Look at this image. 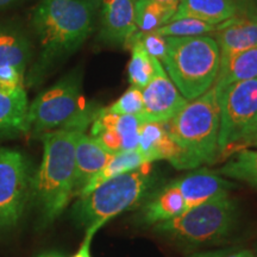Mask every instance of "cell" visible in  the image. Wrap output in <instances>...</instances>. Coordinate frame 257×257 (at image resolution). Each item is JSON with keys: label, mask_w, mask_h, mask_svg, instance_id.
Segmentation results:
<instances>
[{"label": "cell", "mask_w": 257, "mask_h": 257, "mask_svg": "<svg viewBox=\"0 0 257 257\" xmlns=\"http://www.w3.org/2000/svg\"><path fill=\"white\" fill-rule=\"evenodd\" d=\"M154 2L161 3V4H165V5L173 6V8H176V9H178V6L180 4V0H154Z\"/></svg>", "instance_id": "obj_34"}, {"label": "cell", "mask_w": 257, "mask_h": 257, "mask_svg": "<svg viewBox=\"0 0 257 257\" xmlns=\"http://www.w3.org/2000/svg\"><path fill=\"white\" fill-rule=\"evenodd\" d=\"M99 110L83 98L81 73L75 69L29 104L28 134L43 135L59 128L85 133Z\"/></svg>", "instance_id": "obj_4"}, {"label": "cell", "mask_w": 257, "mask_h": 257, "mask_svg": "<svg viewBox=\"0 0 257 257\" xmlns=\"http://www.w3.org/2000/svg\"><path fill=\"white\" fill-rule=\"evenodd\" d=\"M255 147H257V143H256V146H255Z\"/></svg>", "instance_id": "obj_39"}, {"label": "cell", "mask_w": 257, "mask_h": 257, "mask_svg": "<svg viewBox=\"0 0 257 257\" xmlns=\"http://www.w3.org/2000/svg\"><path fill=\"white\" fill-rule=\"evenodd\" d=\"M236 218V201L225 194L154 225V229L179 242L205 244L226 237L233 229Z\"/></svg>", "instance_id": "obj_7"}, {"label": "cell", "mask_w": 257, "mask_h": 257, "mask_svg": "<svg viewBox=\"0 0 257 257\" xmlns=\"http://www.w3.org/2000/svg\"><path fill=\"white\" fill-rule=\"evenodd\" d=\"M32 57V46L18 28L0 24V67L11 66L25 74Z\"/></svg>", "instance_id": "obj_19"}, {"label": "cell", "mask_w": 257, "mask_h": 257, "mask_svg": "<svg viewBox=\"0 0 257 257\" xmlns=\"http://www.w3.org/2000/svg\"><path fill=\"white\" fill-rule=\"evenodd\" d=\"M92 137H94L99 144L112 156L123 152V142H121L120 135L113 128H105Z\"/></svg>", "instance_id": "obj_28"}, {"label": "cell", "mask_w": 257, "mask_h": 257, "mask_svg": "<svg viewBox=\"0 0 257 257\" xmlns=\"http://www.w3.org/2000/svg\"><path fill=\"white\" fill-rule=\"evenodd\" d=\"M28 111L25 87L0 85V134H28Z\"/></svg>", "instance_id": "obj_16"}, {"label": "cell", "mask_w": 257, "mask_h": 257, "mask_svg": "<svg viewBox=\"0 0 257 257\" xmlns=\"http://www.w3.org/2000/svg\"><path fill=\"white\" fill-rule=\"evenodd\" d=\"M226 256V251L224 250H218V251H207V252H200L197 255H193L192 257H225Z\"/></svg>", "instance_id": "obj_32"}, {"label": "cell", "mask_w": 257, "mask_h": 257, "mask_svg": "<svg viewBox=\"0 0 257 257\" xmlns=\"http://www.w3.org/2000/svg\"><path fill=\"white\" fill-rule=\"evenodd\" d=\"M185 210L186 204L184 197L174 180L157 192L144 205L141 212V220L144 224L156 225L178 217Z\"/></svg>", "instance_id": "obj_17"}, {"label": "cell", "mask_w": 257, "mask_h": 257, "mask_svg": "<svg viewBox=\"0 0 257 257\" xmlns=\"http://www.w3.org/2000/svg\"><path fill=\"white\" fill-rule=\"evenodd\" d=\"M217 173L257 188V150H238Z\"/></svg>", "instance_id": "obj_23"}, {"label": "cell", "mask_w": 257, "mask_h": 257, "mask_svg": "<svg viewBox=\"0 0 257 257\" xmlns=\"http://www.w3.org/2000/svg\"><path fill=\"white\" fill-rule=\"evenodd\" d=\"M134 0H101L99 37L108 44H126L137 32Z\"/></svg>", "instance_id": "obj_11"}, {"label": "cell", "mask_w": 257, "mask_h": 257, "mask_svg": "<svg viewBox=\"0 0 257 257\" xmlns=\"http://www.w3.org/2000/svg\"><path fill=\"white\" fill-rule=\"evenodd\" d=\"M131 38L141 42V44H142L147 53L152 57H154V59H157L159 61L165 59L167 53V40L166 37L157 34L156 31H137Z\"/></svg>", "instance_id": "obj_27"}, {"label": "cell", "mask_w": 257, "mask_h": 257, "mask_svg": "<svg viewBox=\"0 0 257 257\" xmlns=\"http://www.w3.org/2000/svg\"><path fill=\"white\" fill-rule=\"evenodd\" d=\"M220 50V59L257 47V19L236 17L229 19L214 30Z\"/></svg>", "instance_id": "obj_14"}, {"label": "cell", "mask_w": 257, "mask_h": 257, "mask_svg": "<svg viewBox=\"0 0 257 257\" xmlns=\"http://www.w3.org/2000/svg\"><path fill=\"white\" fill-rule=\"evenodd\" d=\"M112 155L99 144L94 137L81 133L75 147V197L96 173L106 166Z\"/></svg>", "instance_id": "obj_15"}, {"label": "cell", "mask_w": 257, "mask_h": 257, "mask_svg": "<svg viewBox=\"0 0 257 257\" xmlns=\"http://www.w3.org/2000/svg\"><path fill=\"white\" fill-rule=\"evenodd\" d=\"M218 94L219 156H230L257 119V78L232 83Z\"/></svg>", "instance_id": "obj_8"}, {"label": "cell", "mask_w": 257, "mask_h": 257, "mask_svg": "<svg viewBox=\"0 0 257 257\" xmlns=\"http://www.w3.org/2000/svg\"><path fill=\"white\" fill-rule=\"evenodd\" d=\"M257 78V47L220 59L219 73L214 82L217 93L232 83Z\"/></svg>", "instance_id": "obj_20"}, {"label": "cell", "mask_w": 257, "mask_h": 257, "mask_svg": "<svg viewBox=\"0 0 257 257\" xmlns=\"http://www.w3.org/2000/svg\"><path fill=\"white\" fill-rule=\"evenodd\" d=\"M22 0H0V10L9 8V6H12L15 4H18Z\"/></svg>", "instance_id": "obj_33"}, {"label": "cell", "mask_w": 257, "mask_h": 257, "mask_svg": "<svg viewBox=\"0 0 257 257\" xmlns=\"http://www.w3.org/2000/svg\"><path fill=\"white\" fill-rule=\"evenodd\" d=\"M249 18L257 19V0H252V10H251V15H250Z\"/></svg>", "instance_id": "obj_36"}, {"label": "cell", "mask_w": 257, "mask_h": 257, "mask_svg": "<svg viewBox=\"0 0 257 257\" xmlns=\"http://www.w3.org/2000/svg\"><path fill=\"white\" fill-rule=\"evenodd\" d=\"M106 108H107V111L115 114H128L138 117L143 108L142 89L131 86L117 101H114L110 107Z\"/></svg>", "instance_id": "obj_26"}, {"label": "cell", "mask_w": 257, "mask_h": 257, "mask_svg": "<svg viewBox=\"0 0 257 257\" xmlns=\"http://www.w3.org/2000/svg\"><path fill=\"white\" fill-rule=\"evenodd\" d=\"M125 46L131 48V59L127 66L128 81L131 86L143 89L157 74L165 72L161 61L150 56L141 42L131 38Z\"/></svg>", "instance_id": "obj_21"}, {"label": "cell", "mask_w": 257, "mask_h": 257, "mask_svg": "<svg viewBox=\"0 0 257 257\" xmlns=\"http://www.w3.org/2000/svg\"><path fill=\"white\" fill-rule=\"evenodd\" d=\"M246 257H253V255H252V252H251V251H250V252L248 253V255H246Z\"/></svg>", "instance_id": "obj_38"}, {"label": "cell", "mask_w": 257, "mask_h": 257, "mask_svg": "<svg viewBox=\"0 0 257 257\" xmlns=\"http://www.w3.org/2000/svg\"><path fill=\"white\" fill-rule=\"evenodd\" d=\"M236 6L237 16L249 18L252 10V0H231Z\"/></svg>", "instance_id": "obj_31"}, {"label": "cell", "mask_w": 257, "mask_h": 257, "mask_svg": "<svg viewBox=\"0 0 257 257\" xmlns=\"http://www.w3.org/2000/svg\"><path fill=\"white\" fill-rule=\"evenodd\" d=\"M154 180L150 163L108 180L79 197L72 211L74 220L86 230L98 231L112 218L136 206L150 191Z\"/></svg>", "instance_id": "obj_6"}, {"label": "cell", "mask_w": 257, "mask_h": 257, "mask_svg": "<svg viewBox=\"0 0 257 257\" xmlns=\"http://www.w3.org/2000/svg\"><path fill=\"white\" fill-rule=\"evenodd\" d=\"M176 8L161 4L154 0H137L135 4L137 29L142 32H153L168 23Z\"/></svg>", "instance_id": "obj_24"}, {"label": "cell", "mask_w": 257, "mask_h": 257, "mask_svg": "<svg viewBox=\"0 0 257 257\" xmlns=\"http://www.w3.org/2000/svg\"><path fill=\"white\" fill-rule=\"evenodd\" d=\"M142 96L143 108L138 115L142 123H166L188 102L166 72L157 74L142 89Z\"/></svg>", "instance_id": "obj_10"}, {"label": "cell", "mask_w": 257, "mask_h": 257, "mask_svg": "<svg viewBox=\"0 0 257 257\" xmlns=\"http://www.w3.org/2000/svg\"><path fill=\"white\" fill-rule=\"evenodd\" d=\"M236 16V6L231 0H180L178 10L170 21L187 17L217 27Z\"/></svg>", "instance_id": "obj_18"}, {"label": "cell", "mask_w": 257, "mask_h": 257, "mask_svg": "<svg viewBox=\"0 0 257 257\" xmlns=\"http://www.w3.org/2000/svg\"><path fill=\"white\" fill-rule=\"evenodd\" d=\"M100 0H41L31 16L40 55L29 81L36 85L54 67L75 53L94 27Z\"/></svg>", "instance_id": "obj_1"}, {"label": "cell", "mask_w": 257, "mask_h": 257, "mask_svg": "<svg viewBox=\"0 0 257 257\" xmlns=\"http://www.w3.org/2000/svg\"><path fill=\"white\" fill-rule=\"evenodd\" d=\"M31 165L18 150L0 148V231L16 226L32 193Z\"/></svg>", "instance_id": "obj_9"}, {"label": "cell", "mask_w": 257, "mask_h": 257, "mask_svg": "<svg viewBox=\"0 0 257 257\" xmlns=\"http://www.w3.org/2000/svg\"><path fill=\"white\" fill-rule=\"evenodd\" d=\"M147 165L144 162L143 157L138 153V150H130V152H121L115 154L110 159L106 166L100 172L96 173L93 178L89 180L88 184L82 188V191L79 193L78 197L88 194L92 191H94L96 187L108 181V180L115 178V176L124 174V173L133 172V170L140 168L141 166Z\"/></svg>", "instance_id": "obj_22"}, {"label": "cell", "mask_w": 257, "mask_h": 257, "mask_svg": "<svg viewBox=\"0 0 257 257\" xmlns=\"http://www.w3.org/2000/svg\"><path fill=\"white\" fill-rule=\"evenodd\" d=\"M250 251L249 250H242V251H238V252H234V253H231L229 256H225V257H246Z\"/></svg>", "instance_id": "obj_35"}, {"label": "cell", "mask_w": 257, "mask_h": 257, "mask_svg": "<svg viewBox=\"0 0 257 257\" xmlns=\"http://www.w3.org/2000/svg\"><path fill=\"white\" fill-rule=\"evenodd\" d=\"M137 150L146 163L167 160L176 169H180L181 150L167 133L162 123L141 124Z\"/></svg>", "instance_id": "obj_13"}, {"label": "cell", "mask_w": 257, "mask_h": 257, "mask_svg": "<svg viewBox=\"0 0 257 257\" xmlns=\"http://www.w3.org/2000/svg\"><path fill=\"white\" fill-rule=\"evenodd\" d=\"M81 133L59 128L41 135L43 159L32 180L31 200L44 225L57 219L75 197V147Z\"/></svg>", "instance_id": "obj_2"}, {"label": "cell", "mask_w": 257, "mask_h": 257, "mask_svg": "<svg viewBox=\"0 0 257 257\" xmlns=\"http://www.w3.org/2000/svg\"><path fill=\"white\" fill-rule=\"evenodd\" d=\"M216 28L214 25L207 24L199 19L185 17L173 19L157 29L156 32L163 37H192L211 34L214 32Z\"/></svg>", "instance_id": "obj_25"}, {"label": "cell", "mask_w": 257, "mask_h": 257, "mask_svg": "<svg viewBox=\"0 0 257 257\" xmlns=\"http://www.w3.org/2000/svg\"><path fill=\"white\" fill-rule=\"evenodd\" d=\"M167 53L162 63L169 79L187 100L207 92L216 82L220 50L211 36L166 37Z\"/></svg>", "instance_id": "obj_5"}, {"label": "cell", "mask_w": 257, "mask_h": 257, "mask_svg": "<svg viewBox=\"0 0 257 257\" xmlns=\"http://www.w3.org/2000/svg\"><path fill=\"white\" fill-rule=\"evenodd\" d=\"M175 182L184 197L186 210L220 195L229 194V189L232 187V184L221 178V175L207 169L189 173L182 178L176 179Z\"/></svg>", "instance_id": "obj_12"}, {"label": "cell", "mask_w": 257, "mask_h": 257, "mask_svg": "<svg viewBox=\"0 0 257 257\" xmlns=\"http://www.w3.org/2000/svg\"><path fill=\"white\" fill-rule=\"evenodd\" d=\"M96 232V230L94 229H87L86 230V236L85 239L80 246V249L76 251V253H74L72 257H92L91 255V242L93 236H94Z\"/></svg>", "instance_id": "obj_30"}, {"label": "cell", "mask_w": 257, "mask_h": 257, "mask_svg": "<svg viewBox=\"0 0 257 257\" xmlns=\"http://www.w3.org/2000/svg\"><path fill=\"white\" fill-rule=\"evenodd\" d=\"M256 143H257V119L255 120V123L250 126L248 133H246L245 136L243 137V140L237 144L236 148H234L233 154L238 152V150L248 149V148L255 147Z\"/></svg>", "instance_id": "obj_29"}, {"label": "cell", "mask_w": 257, "mask_h": 257, "mask_svg": "<svg viewBox=\"0 0 257 257\" xmlns=\"http://www.w3.org/2000/svg\"><path fill=\"white\" fill-rule=\"evenodd\" d=\"M38 257H63L61 256L60 253H56V252H46V253H42Z\"/></svg>", "instance_id": "obj_37"}, {"label": "cell", "mask_w": 257, "mask_h": 257, "mask_svg": "<svg viewBox=\"0 0 257 257\" xmlns=\"http://www.w3.org/2000/svg\"><path fill=\"white\" fill-rule=\"evenodd\" d=\"M220 108L214 86L189 100L172 119L163 123L167 133L181 150L180 169L213 163L219 157Z\"/></svg>", "instance_id": "obj_3"}]
</instances>
